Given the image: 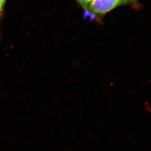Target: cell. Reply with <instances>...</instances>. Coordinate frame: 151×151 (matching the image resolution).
<instances>
[{"instance_id": "cell-1", "label": "cell", "mask_w": 151, "mask_h": 151, "mask_svg": "<svg viewBox=\"0 0 151 151\" xmlns=\"http://www.w3.org/2000/svg\"><path fill=\"white\" fill-rule=\"evenodd\" d=\"M140 0H94L84 12V17L90 20L101 22L105 15L121 6L138 7Z\"/></svg>"}, {"instance_id": "cell-3", "label": "cell", "mask_w": 151, "mask_h": 151, "mask_svg": "<svg viewBox=\"0 0 151 151\" xmlns=\"http://www.w3.org/2000/svg\"><path fill=\"white\" fill-rule=\"evenodd\" d=\"M6 0H0V11L2 12Z\"/></svg>"}, {"instance_id": "cell-2", "label": "cell", "mask_w": 151, "mask_h": 151, "mask_svg": "<svg viewBox=\"0 0 151 151\" xmlns=\"http://www.w3.org/2000/svg\"><path fill=\"white\" fill-rule=\"evenodd\" d=\"M81 8L86 12L91 6L94 0H76Z\"/></svg>"}, {"instance_id": "cell-4", "label": "cell", "mask_w": 151, "mask_h": 151, "mask_svg": "<svg viewBox=\"0 0 151 151\" xmlns=\"http://www.w3.org/2000/svg\"><path fill=\"white\" fill-rule=\"evenodd\" d=\"M1 15H2V12L1 11H0V22H1ZM1 32H0V37H1Z\"/></svg>"}]
</instances>
